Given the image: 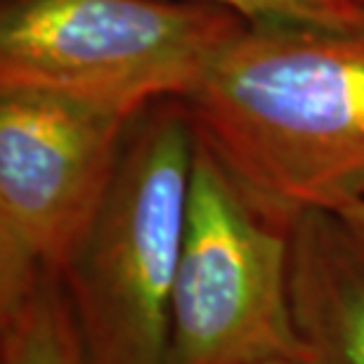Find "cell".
I'll use <instances>...</instances> for the list:
<instances>
[{
  "label": "cell",
  "instance_id": "52a82bcc",
  "mask_svg": "<svg viewBox=\"0 0 364 364\" xmlns=\"http://www.w3.org/2000/svg\"><path fill=\"white\" fill-rule=\"evenodd\" d=\"M0 364H90L62 274H46L0 315Z\"/></svg>",
  "mask_w": 364,
  "mask_h": 364
},
{
  "label": "cell",
  "instance_id": "277c9868",
  "mask_svg": "<svg viewBox=\"0 0 364 364\" xmlns=\"http://www.w3.org/2000/svg\"><path fill=\"white\" fill-rule=\"evenodd\" d=\"M289 235L291 220L253 201L196 140L166 364L305 360L291 317Z\"/></svg>",
  "mask_w": 364,
  "mask_h": 364
},
{
  "label": "cell",
  "instance_id": "8992f818",
  "mask_svg": "<svg viewBox=\"0 0 364 364\" xmlns=\"http://www.w3.org/2000/svg\"><path fill=\"white\" fill-rule=\"evenodd\" d=\"M291 317L308 364H364V239L336 210L291 220Z\"/></svg>",
  "mask_w": 364,
  "mask_h": 364
},
{
  "label": "cell",
  "instance_id": "7a4b0ae2",
  "mask_svg": "<svg viewBox=\"0 0 364 364\" xmlns=\"http://www.w3.org/2000/svg\"><path fill=\"white\" fill-rule=\"evenodd\" d=\"M196 135L182 100L133 121L62 279L90 364H166Z\"/></svg>",
  "mask_w": 364,
  "mask_h": 364
},
{
  "label": "cell",
  "instance_id": "ba28073f",
  "mask_svg": "<svg viewBox=\"0 0 364 364\" xmlns=\"http://www.w3.org/2000/svg\"><path fill=\"white\" fill-rule=\"evenodd\" d=\"M249 21V24H364V0H213Z\"/></svg>",
  "mask_w": 364,
  "mask_h": 364
},
{
  "label": "cell",
  "instance_id": "6da1fadb",
  "mask_svg": "<svg viewBox=\"0 0 364 364\" xmlns=\"http://www.w3.org/2000/svg\"><path fill=\"white\" fill-rule=\"evenodd\" d=\"M194 135L272 215L364 199V24H249L182 100Z\"/></svg>",
  "mask_w": 364,
  "mask_h": 364
},
{
  "label": "cell",
  "instance_id": "9c48e42d",
  "mask_svg": "<svg viewBox=\"0 0 364 364\" xmlns=\"http://www.w3.org/2000/svg\"><path fill=\"white\" fill-rule=\"evenodd\" d=\"M336 213L343 218V220L364 239V199L355 201V203H350V206H346V208H341V210H336Z\"/></svg>",
  "mask_w": 364,
  "mask_h": 364
},
{
  "label": "cell",
  "instance_id": "5b68a950",
  "mask_svg": "<svg viewBox=\"0 0 364 364\" xmlns=\"http://www.w3.org/2000/svg\"><path fill=\"white\" fill-rule=\"evenodd\" d=\"M137 116L0 88V315L62 274L105 201Z\"/></svg>",
  "mask_w": 364,
  "mask_h": 364
},
{
  "label": "cell",
  "instance_id": "3957f363",
  "mask_svg": "<svg viewBox=\"0 0 364 364\" xmlns=\"http://www.w3.org/2000/svg\"><path fill=\"white\" fill-rule=\"evenodd\" d=\"M244 26L213 0H5L0 88L140 116L161 100H187Z\"/></svg>",
  "mask_w": 364,
  "mask_h": 364
},
{
  "label": "cell",
  "instance_id": "30bf717a",
  "mask_svg": "<svg viewBox=\"0 0 364 364\" xmlns=\"http://www.w3.org/2000/svg\"><path fill=\"white\" fill-rule=\"evenodd\" d=\"M260 364H308L303 358H274V360H267V362H260Z\"/></svg>",
  "mask_w": 364,
  "mask_h": 364
}]
</instances>
